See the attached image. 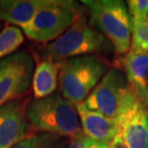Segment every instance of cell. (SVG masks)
I'll return each instance as SVG.
<instances>
[{
    "mask_svg": "<svg viewBox=\"0 0 148 148\" xmlns=\"http://www.w3.org/2000/svg\"><path fill=\"white\" fill-rule=\"evenodd\" d=\"M90 23L104 36L117 54H127L131 47V16L120 0H83Z\"/></svg>",
    "mask_w": 148,
    "mask_h": 148,
    "instance_id": "cell-4",
    "label": "cell"
},
{
    "mask_svg": "<svg viewBox=\"0 0 148 148\" xmlns=\"http://www.w3.org/2000/svg\"><path fill=\"white\" fill-rule=\"evenodd\" d=\"M127 5L131 17L134 18L148 17V0H129L127 1Z\"/></svg>",
    "mask_w": 148,
    "mask_h": 148,
    "instance_id": "cell-17",
    "label": "cell"
},
{
    "mask_svg": "<svg viewBox=\"0 0 148 148\" xmlns=\"http://www.w3.org/2000/svg\"><path fill=\"white\" fill-rule=\"evenodd\" d=\"M135 98L138 97L130 88L125 73L119 69H111L83 104L88 110L116 119Z\"/></svg>",
    "mask_w": 148,
    "mask_h": 148,
    "instance_id": "cell-6",
    "label": "cell"
},
{
    "mask_svg": "<svg viewBox=\"0 0 148 148\" xmlns=\"http://www.w3.org/2000/svg\"><path fill=\"white\" fill-rule=\"evenodd\" d=\"M26 114L30 127L40 133L71 138L82 132L76 107L59 92L30 101Z\"/></svg>",
    "mask_w": 148,
    "mask_h": 148,
    "instance_id": "cell-1",
    "label": "cell"
},
{
    "mask_svg": "<svg viewBox=\"0 0 148 148\" xmlns=\"http://www.w3.org/2000/svg\"><path fill=\"white\" fill-rule=\"evenodd\" d=\"M109 148H148V108L135 98L117 118Z\"/></svg>",
    "mask_w": 148,
    "mask_h": 148,
    "instance_id": "cell-8",
    "label": "cell"
},
{
    "mask_svg": "<svg viewBox=\"0 0 148 148\" xmlns=\"http://www.w3.org/2000/svg\"><path fill=\"white\" fill-rule=\"evenodd\" d=\"M26 107L14 100L0 107V148H12L28 137L30 130Z\"/></svg>",
    "mask_w": 148,
    "mask_h": 148,
    "instance_id": "cell-9",
    "label": "cell"
},
{
    "mask_svg": "<svg viewBox=\"0 0 148 148\" xmlns=\"http://www.w3.org/2000/svg\"><path fill=\"white\" fill-rule=\"evenodd\" d=\"M82 14V9L75 1L51 0L22 30L32 40L49 43L63 35Z\"/></svg>",
    "mask_w": 148,
    "mask_h": 148,
    "instance_id": "cell-5",
    "label": "cell"
},
{
    "mask_svg": "<svg viewBox=\"0 0 148 148\" xmlns=\"http://www.w3.org/2000/svg\"><path fill=\"white\" fill-rule=\"evenodd\" d=\"M61 62L42 60L34 70L32 88L35 99L51 95L57 90L59 84Z\"/></svg>",
    "mask_w": 148,
    "mask_h": 148,
    "instance_id": "cell-13",
    "label": "cell"
},
{
    "mask_svg": "<svg viewBox=\"0 0 148 148\" xmlns=\"http://www.w3.org/2000/svg\"><path fill=\"white\" fill-rule=\"evenodd\" d=\"M51 0H1L0 20L22 29Z\"/></svg>",
    "mask_w": 148,
    "mask_h": 148,
    "instance_id": "cell-12",
    "label": "cell"
},
{
    "mask_svg": "<svg viewBox=\"0 0 148 148\" xmlns=\"http://www.w3.org/2000/svg\"><path fill=\"white\" fill-rule=\"evenodd\" d=\"M81 123L82 132L90 140L110 145L117 132V119L109 118L99 112L88 110L81 104L75 106Z\"/></svg>",
    "mask_w": 148,
    "mask_h": 148,
    "instance_id": "cell-10",
    "label": "cell"
},
{
    "mask_svg": "<svg viewBox=\"0 0 148 148\" xmlns=\"http://www.w3.org/2000/svg\"><path fill=\"white\" fill-rule=\"evenodd\" d=\"M109 70L108 63L96 55L61 62L59 86L62 96L74 106L81 104Z\"/></svg>",
    "mask_w": 148,
    "mask_h": 148,
    "instance_id": "cell-3",
    "label": "cell"
},
{
    "mask_svg": "<svg viewBox=\"0 0 148 148\" xmlns=\"http://www.w3.org/2000/svg\"><path fill=\"white\" fill-rule=\"evenodd\" d=\"M62 138L46 133H38L28 136L12 148H64Z\"/></svg>",
    "mask_w": 148,
    "mask_h": 148,
    "instance_id": "cell-15",
    "label": "cell"
},
{
    "mask_svg": "<svg viewBox=\"0 0 148 148\" xmlns=\"http://www.w3.org/2000/svg\"><path fill=\"white\" fill-rule=\"evenodd\" d=\"M132 50L148 54V17H131Z\"/></svg>",
    "mask_w": 148,
    "mask_h": 148,
    "instance_id": "cell-16",
    "label": "cell"
},
{
    "mask_svg": "<svg viewBox=\"0 0 148 148\" xmlns=\"http://www.w3.org/2000/svg\"><path fill=\"white\" fill-rule=\"evenodd\" d=\"M122 66L130 88L148 108V54L131 50L122 58Z\"/></svg>",
    "mask_w": 148,
    "mask_h": 148,
    "instance_id": "cell-11",
    "label": "cell"
},
{
    "mask_svg": "<svg viewBox=\"0 0 148 148\" xmlns=\"http://www.w3.org/2000/svg\"><path fill=\"white\" fill-rule=\"evenodd\" d=\"M34 70L33 57L28 51H16L0 60V107L29 90Z\"/></svg>",
    "mask_w": 148,
    "mask_h": 148,
    "instance_id": "cell-7",
    "label": "cell"
},
{
    "mask_svg": "<svg viewBox=\"0 0 148 148\" xmlns=\"http://www.w3.org/2000/svg\"><path fill=\"white\" fill-rule=\"evenodd\" d=\"M87 148H109V144L107 143H97V141L91 140L88 138Z\"/></svg>",
    "mask_w": 148,
    "mask_h": 148,
    "instance_id": "cell-19",
    "label": "cell"
},
{
    "mask_svg": "<svg viewBox=\"0 0 148 148\" xmlns=\"http://www.w3.org/2000/svg\"><path fill=\"white\" fill-rule=\"evenodd\" d=\"M24 41L21 29L9 25L0 32V60L16 52Z\"/></svg>",
    "mask_w": 148,
    "mask_h": 148,
    "instance_id": "cell-14",
    "label": "cell"
},
{
    "mask_svg": "<svg viewBox=\"0 0 148 148\" xmlns=\"http://www.w3.org/2000/svg\"><path fill=\"white\" fill-rule=\"evenodd\" d=\"M88 141V138L86 137L84 133L81 132L75 137L70 138L69 145L67 148H87Z\"/></svg>",
    "mask_w": 148,
    "mask_h": 148,
    "instance_id": "cell-18",
    "label": "cell"
},
{
    "mask_svg": "<svg viewBox=\"0 0 148 148\" xmlns=\"http://www.w3.org/2000/svg\"><path fill=\"white\" fill-rule=\"evenodd\" d=\"M112 49L107 38L82 14L63 35L40 47V52L44 60L63 62L80 56L108 53Z\"/></svg>",
    "mask_w": 148,
    "mask_h": 148,
    "instance_id": "cell-2",
    "label": "cell"
}]
</instances>
